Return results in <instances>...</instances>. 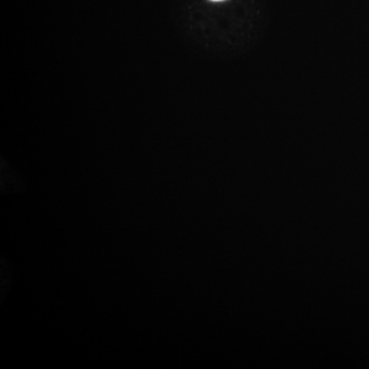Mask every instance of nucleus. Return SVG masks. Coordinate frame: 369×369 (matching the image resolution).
Listing matches in <instances>:
<instances>
[{
    "label": "nucleus",
    "instance_id": "nucleus-1",
    "mask_svg": "<svg viewBox=\"0 0 369 369\" xmlns=\"http://www.w3.org/2000/svg\"><path fill=\"white\" fill-rule=\"evenodd\" d=\"M212 1H223V0H212Z\"/></svg>",
    "mask_w": 369,
    "mask_h": 369
}]
</instances>
